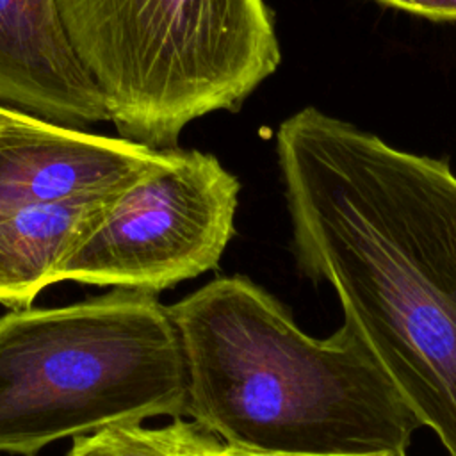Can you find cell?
I'll list each match as a JSON object with an SVG mask.
<instances>
[{
	"label": "cell",
	"mask_w": 456,
	"mask_h": 456,
	"mask_svg": "<svg viewBox=\"0 0 456 456\" xmlns=\"http://www.w3.org/2000/svg\"><path fill=\"white\" fill-rule=\"evenodd\" d=\"M187 411L223 444L285 454L404 452L424 424L356 326L306 335L246 276L217 278L169 306Z\"/></svg>",
	"instance_id": "2"
},
{
	"label": "cell",
	"mask_w": 456,
	"mask_h": 456,
	"mask_svg": "<svg viewBox=\"0 0 456 456\" xmlns=\"http://www.w3.org/2000/svg\"><path fill=\"white\" fill-rule=\"evenodd\" d=\"M0 103L77 128L110 121L59 0H0Z\"/></svg>",
	"instance_id": "7"
},
{
	"label": "cell",
	"mask_w": 456,
	"mask_h": 456,
	"mask_svg": "<svg viewBox=\"0 0 456 456\" xmlns=\"http://www.w3.org/2000/svg\"><path fill=\"white\" fill-rule=\"evenodd\" d=\"M219 445L198 422L175 419L164 428L116 424L75 436L68 456H216Z\"/></svg>",
	"instance_id": "9"
},
{
	"label": "cell",
	"mask_w": 456,
	"mask_h": 456,
	"mask_svg": "<svg viewBox=\"0 0 456 456\" xmlns=\"http://www.w3.org/2000/svg\"><path fill=\"white\" fill-rule=\"evenodd\" d=\"M397 456H406V452H397Z\"/></svg>",
	"instance_id": "13"
},
{
	"label": "cell",
	"mask_w": 456,
	"mask_h": 456,
	"mask_svg": "<svg viewBox=\"0 0 456 456\" xmlns=\"http://www.w3.org/2000/svg\"><path fill=\"white\" fill-rule=\"evenodd\" d=\"M379 5L438 23H456V0H372Z\"/></svg>",
	"instance_id": "10"
},
{
	"label": "cell",
	"mask_w": 456,
	"mask_h": 456,
	"mask_svg": "<svg viewBox=\"0 0 456 456\" xmlns=\"http://www.w3.org/2000/svg\"><path fill=\"white\" fill-rule=\"evenodd\" d=\"M276 155L299 269L333 287L395 387L456 456V173L317 107Z\"/></svg>",
	"instance_id": "1"
},
{
	"label": "cell",
	"mask_w": 456,
	"mask_h": 456,
	"mask_svg": "<svg viewBox=\"0 0 456 456\" xmlns=\"http://www.w3.org/2000/svg\"><path fill=\"white\" fill-rule=\"evenodd\" d=\"M116 194L27 207L0 217V303L11 310L32 306Z\"/></svg>",
	"instance_id": "8"
},
{
	"label": "cell",
	"mask_w": 456,
	"mask_h": 456,
	"mask_svg": "<svg viewBox=\"0 0 456 456\" xmlns=\"http://www.w3.org/2000/svg\"><path fill=\"white\" fill-rule=\"evenodd\" d=\"M240 183L210 153L169 148L118 192L61 262L55 281L148 292L216 269L233 235Z\"/></svg>",
	"instance_id": "5"
},
{
	"label": "cell",
	"mask_w": 456,
	"mask_h": 456,
	"mask_svg": "<svg viewBox=\"0 0 456 456\" xmlns=\"http://www.w3.org/2000/svg\"><path fill=\"white\" fill-rule=\"evenodd\" d=\"M406 452V451H404ZM216 456H331V454H285V452H260L249 449H239L221 442ZM372 456H397V454H372Z\"/></svg>",
	"instance_id": "11"
},
{
	"label": "cell",
	"mask_w": 456,
	"mask_h": 456,
	"mask_svg": "<svg viewBox=\"0 0 456 456\" xmlns=\"http://www.w3.org/2000/svg\"><path fill=\"white\" fill-rule=\"evenodd\" d=\"M187 411L180 337L155 292L0 315V452Z\"/></svg>",
	"instance_id": "3"
},
{
	"label": "cell",
	"mask_w": 456,
	"mask_h": 456,
	"mask_svg": "<svg viewBox=\"0 0 456 456\" xmlns=\"http://www.w3.org/2000/svg\"><path fill=\"white\" fill-rule=\"evenodd\" d=\"M20 112H23V110H18V109H14V107H5V105L0 103V128H2L4 125H7L9 121H12L14 118H18Z\"/></svg>",
	"instance_id": "12"
},
{
	"label": "cell",
	"mask_w": 456,
	"mask_h": 456,
	"mask_svg": "<svg viewBox=\"0 0 456 456\" xmlns=\"http://www.w3.org/2000/svg\"><path fill=\"white\" fill-rule=\"evenodd\" d=\"M68 36L121 137L176 148L182 130L235 112L281 62L265 0H59Z\"/></svg>",
	"instance_id": "4"
},
{
	"label": "cell",
	"mask_w": 456,
	"mask_h": 456,
	"mask_svg": "<svg viewBox=\"0 0 456 456\" xmlns=\"http://www.w3.org/2000/svg\"><path fill=\"white\" fill-rule=\"evenodd\" d=\"M167 150L20 112L0 128V217L27 207L116 194Z\"/></svg>",
	"instance_id": "6"
}]
</instances>
